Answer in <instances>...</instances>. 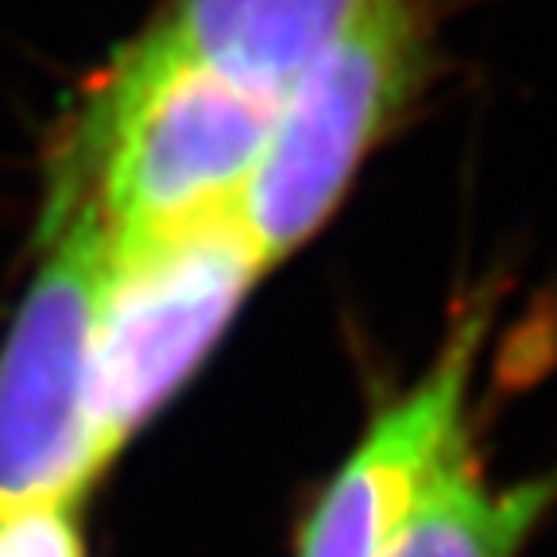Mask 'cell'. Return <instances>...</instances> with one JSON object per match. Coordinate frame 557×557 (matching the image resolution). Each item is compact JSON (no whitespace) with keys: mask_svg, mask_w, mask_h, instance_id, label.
Instances as JSON below:
<instances>
[{"mask_svg":"<svg viewBox=\"0 0 557 557\" xmlns=\"http://www.w3.org/2000/svg\"><path fill=\"white\" fill-rule=\"evenodd\" d=\"M437 66L434 0H360L283 89L236 218L263 268L318 236L357 174L426 94Z\"/></svg>","mask_w":557,"mask_h":557,"instance_id":"1","label":"cell"},{"mask_svg":"<svg viewBox=\"0 0 557 557\" xmlns=\"http://www.w3.org/2000/svg\"><path fill=\"white\" fill-rule=\"evenodd\" d=\"M275 104L228 86L166 35H144L113 70L89 116L86 190H66L104 240L151 233L236 206Z\"/></svg>","mask_w":557,"mask_h":557,"instance_id":"2","label":"cell"},{"mask_svg":"<svg viewBox=\"0 0 557 557\" xmlns=\"http://www.w3.org/2000/svg\"><path fill=\"white\" fill-rule=\"evenodd\" d=\"M263 271L236 206L104 240L89 387L109 457L206 364Z\"/></svg>","mask_w":557,"mask_h":557,"instance_id":"3","label":"cell"},{"mask_svg":"<svg viewBox=\"0 0 557 557\" xmlns=\"http://www.w3.org/2000/svg\"><path fill=\"white\" fill-rule=\"evenodd\" d=\"M54 244L0 352V519L70 507L113 461L94 422V318L104 233L59 198Z\"/></svg>","mask_w":557,"mask_h":557,"instance_id":"4","label":"cell"},{"mask_svg":"<svg viewBox=\"0 0 557 557\" xmlns=\"http://www.w3.org/2000/svg\"><path fill=\"white\" fill-rule=\"evenodd\" d=\"M492 306H465L434 360L383 403L318 492L298 557H383L430 487L469 457V395L484 357Z\"/></svg>","mask_w":557,"mask_h":557,"instance_id":"5","label":"cell"},{"mask_svg":"<svg viewBox=\"0 0 557 557\" xmlns=\"http://www.w3.org/2000/svg\"><path fill=\"white\" fill-rule=\"evenodd\" d=\"M360 0H171L163 24L186 59L275 104Z\"/></svg>","mask_w":557,"mask_h":557,"instance_id":"6","label":"cell"},{"mask_svg":"<svg viewBox=\"0 0 557 557\" xmlns=\"http://www.w3.org/2000/svg\"><path fill=\"white\" fill-rule=\"evenodd\" d=\"M557 504V469L487 484L469 457L422 499L383 557H519Z\"/></svg>","mask_w":557,"mask_h":557,"instance_id":"7","label":"cell"}]
</instances>
